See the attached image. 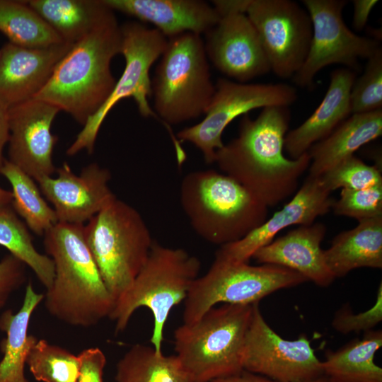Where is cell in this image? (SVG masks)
<instances>
[{
	"instance_id": "6",
	"label": "cell",
	"mask_w": 382,
	"mask_h": 382,
	"mask_svg": "<svg viewBox=\"0 0 382 382\" xmlns=\"http://www.w3.org/2000/svg\"><path fill=\"white\" fill-rule=\"evenodd\" d=\"M199 259L182 248L164 246L154 241L148 259L130 287L115 302L109 316L115 332L123 331L132 314L146 307L154 317L150 342L162 353L164 327L172 308L184 301L199 277Z\"/></svg>"
},
{
	"instance_id": "35",
	"label": "cell",
	"mask_w": 382,
	"mask_h": 382,
	"mask_svg": "<svg viewBox=\"0 0 382 382\" xmlns=\"http://www.w3.org/2000/svg\"><path fill=\"white\" fill-rule=\"evenodd\" d=\"M335 214L358 221L382 216V185L363 190L342 189L340 198L334 200Z\"/></svg>"
},
{
	"instance_id": "10",
	"label": "cell",
	"mask_w": 382,
	"mask_h": 382,
	"mask_svg": "<svg viewBox=\"0 0 382 382\" xmlns=\"http://www.w3.org/2000/svg\"><path fill=\"white\" fill-rule=\"evenodd\" d=\"M120 28L121 54L125 60V69L106 101L87 120L67 149L66 154L69 156L82 150L90 154L93 152L104 120L113 107L124 98H132L143 117H152L160 120L148 100L151 96L149 71L164 52L168 39L157 29L149 28L137 21L127 22L120 25Z\"/></svg>"
},
{
	"instance_id": "11",
	"label": "cell",
	"mask_w": 382,
	"mask_h": 382,
	"mask_svg": "<svg viewBox=\"0 0 382 382\" xmlns=\"http://www.w3.org/2000/svg\"><path fill=\"white\" fill-rule=\"evenodd\" d=\"M296 99V89L286 83H239L219 78L204 119L180 130L175 137L180 143H192L202 152L205 162L211 164L224 144V129L234 119L256 108L289 107Z\"/></svg>"
},
{
	"instance_id": "28",
	"label": "cell",
	"mask_w": 382,
	"mask_h": 382,
	"mask_svg": "<svg viewBox=\"0 0 382 382\" xmlns=\"http://www.w3.org/2000/svg\"><path fill=\"white\" fill-rule=\"evenodd\" d=\"M116 382H195L175 355L158 353L153 347L133 345L116 365Z\"/></svg>"
},
{
	"instance_id": "1",
	"label": "cell",
	"mask_w": 382,
	"mask_h": 382,
	"mask_svg": "<svg viewBox=\"0 0 382 382\" xmlns=\"http://www.w3.org/2000/svg\"><path fill=\"white\" fill-rule=\"evenodd\" d=\"M290 118L289 107L264 108L255 119L245 114L238 136L216 153L214 163L222 173L268 207L296 193L311 163L308 152L295 159L284 154Z\"/></svg>"
},
{
	"instance_id": "8",
	"label": "cell",
	"mask_w": 382,
	"mask_h": 382,
	"mask_svg": "<svg viewBox=\"0 0 382 382\" xmlns=\"http://www.w3.org/2000/svg\"><path fill=\"white\" fill-rule=\"evenodd\" d=\"M103 282L115 301L146 263L154 240L139 212L117 197L83 225Z\"/></svg>"
},
{
	"instance_id": "3",
	"label": "cell",
	"mask_w": 382,
	"mask_h": 382,
	"mask_svg": "<svg viewBox=\"0 0 382 382\" xmlns=\"http://www.w3.org/2000/svg\"><path fill=\"white\" fill-rule=\"evenodd\" d=\"M121 48V28L115 17L74 43L34 98L56 106L83 126L115 87L110 64Z\"/></svg>"
},
{
	"instance_id": "42",
	"label": "cell",
	"mask_w": 382,
	"mask_h": 382,
	"mask_svg": "<svg viewBox=\"0 0 382 382\" xmlns=\"http://www.w3.org/2000/svg\"><path fill=\"white\" fill-rule=\"evenodd\" d=\"M11 191H8L0 187V209L11 205Z\"/></svg>"
},
{
	"instance_id": "37",
	"label": "cell",
	"mask_w": 382,
	"mask_h": 382,
	"mask_svg": "<svg viewBox=\"0 0 382 382\" xmlns=\"http://www.w3.org/2000/svg\"><path fill=\"white\" fill-rule=\"evenodd\" d=\"M26 265L11 254L0 260V311L26 281Z\"/></svg>"
},
{
	"instance_id": "20",
	"label": "cell",
	"mask_w": 382,
	"mask_h": 382,
	"mask_svg": "<svg viewBox=\"0 0 382 382\" xmlns=\"http://www.w3.org/2000/svg\"><path fill=\"white\" fill-rule=\"evenodd\" d=\"M326 227L322 223L299 226L258 249L252 258L260 264L282 266L297 272L321 287L335 279L328 267L320 244Z\"/></svg>"
},
{
	"instance_id": "32",
	"label": "cell",
	"mask_w": 382,
	"mask_h": 382,
	"mask_svg": "<svg viewBox=\"0 0 382 382\" xmlns=\"http://www.w3.org/2000/svg\"><path fill=\"white\" fill-rule=\"evenodd\" d=\"M25 363L35 379L42 382H76L80 359L67 349L38 340Z\"/></svg>"
},
{
	"instance_id": "19",
	"label": "cell",
	"mask_w": 382,
	"mask_h": 382,
	"mask_svg": "<svg viewBox=\"0 0 382 382\" xmlns=\"http://www.w3.org/2000/svg\"><path fill=\"white\" fill-rule=\"evenodd\" d=\"M72 45L25 47L5 43L0 49V100L10 108L34 98Z\"/></svg>"
},
{
	"instance_id": "14",
	"label": "cell",
	"mask_w": 382,
	"mask_h": 382,
	"mask_svg": "<svg viewBox=\"0 0 382 382\" xmlns=\"http://www.w3.org/2000/svg\"><path fill=\"white\" fill-rule=\"evenodd\" d=\"M243 367L278 382H306L323 374L321 361L304 334L296 340H285L264 319L259 303L253 313L246 333Z\"/></svg>"
},
{
	"instance_id": "17",
	"label": "cell",
	"mask_w": 382,
	"mask_h": 382,
	"mask_svg": "<svg viewBox=\"0 0 382 382\" xmlns=\"http://www.w3.org/2000/svg\"><path fill=\"white\" fill-rule=\"evenodd\" d=\"M56 173V177L45 176L36 182L59 223L84 225L116 198L109 187L110 170L96 163L76 175L64 162Z\"/></svg>"
},
{
	"instance_id": "13",
	"label": "cell",
	"mask_w": 382,
	"mask_h": 382,
	"mask_svg": "<svg viewBox=\"0 0 382 382\" xmlns=\"http://www.w3.org/2000/svg\"><path fill=\"white\" fill-rule=\"evenodd\" d=\"M245 13L256 29L270 71L292 78L308 52L313 28L306 8L291 0H248Z\"/></svg>"
},
{
	"instance_id": "23",
	"label": "cell",
	"mask_w": 382,
	"mask_h": 382,
	"mask_svg": "<svg viewBox=\"0 0 382 382\" xmlns=\"http://www.w3.org/2000/svg\"><path fill=\"white\" fill-rule=\"evenodd\" d=\"M381 134L382 109L352 114L328 137L308 149V175L320 177Z\"/></svg>"
},
{
	"instance_id": "31",
	"label": "cell",
	"mask_w": 382,
	"mask_h": 382,
	"mask_svg": "<svg viewBox=\"0 0 382 382\" xmlns=\"http://www.w3.org/2000/svg\"><path fill=\"white\" fill-rule=\"evenodd\" d=\"M0 245L28 266L40 282L49 289L54 278V265L46 254L38 252L25 224L11 204L0 209Z\"/></svg>"
},
{
	"instance_id": "29",
	"label": "cell",
	"mask_w": 382,
	"mask_h": 382,
	"mask_svg": "<svg viewBox=\"0 0 382 382\" xmlns=\"http://www.w3.org/2000/svg\"><path fill=\"white\" fill-rule=\"evenodd\" d=\"M12 188L11 207L34 233L44 234L58 223L54 210L41 195L35 180L5 159L0 170Z\"/></svg>"
},
{
	"instance_id": "26",
	"label": "cell",
	"mask_w": 382,
	"mask_h": 382,
	"mask_svg": "<svg viewBox=\"0 0 382 382\" xmlns=\"http://www.w3.org/2000/svg\"><path fill=\"white\" fill-rule=\"evenodd\" d=\"M44 299L45 294L37 293L29 282L19 311L13 313L6 310L0 316V330L6 334L0 342L4 354L0 361V382H29L24 374V366L38 339L28 335V325L32 313Z\"/></svg>"
},
{
	"instance_id": "2",
	"label": "cell",
	"mask_w": 382,
	"mask_h": 382,
	"mask_svg": "<svg viewBox=\"0 0 382 382\" xmlns=\"http://www.w3.org/2000/svg\"><path fill=\"white\" fill-rule=\"evenodd\" d=\"M54 278L45 294L47 312L73 326L89 328L109 317L115 301L86 241L83 225L58 222L44 236Z\"/></svg>"
},
{
	"instance_id": "7",
	"label": "cell",
	"mask_w": 382,
	"mask_h": 382,
	"mask_svg": "<svg viewBox=\"0 0 382 382\" xmlns=\"http://www.w3.org/2000/svg\"><path fill=\"white\" fill-rule=\"evenodd\" d=\"M253 305L214 306L197 321L175 330V355L195 382H209L243 370Z\"/></svg>"
},
{
	"instance_id": "25",
	"label": "cell",
	"mask_w": 382,
	"mask_h": 382,
	"mask_svg": "<svg viewBox=\"0 0 382 382\" xmlns=\"http://www.w3.org/2000/svg\"><path fill=\"white\" fill-rule=\"evenodd\" d=\"M28 4L66 42L81 40L115 18L103 0H30Z\"/></svg>"
},
{
	"instance_id": "38",
	"label": "cell",
	"mask_w": 382,
	"mask_h": 382,
	"mask_svg": "<svg viewBox=\"0 0 382 382\" xmlns=\"http://www.w3.org/2000/svg\"><path fill=\"white\" fill-rule=\"evenodd\" d=\"M78 356L80 368L76 382H103L106 357L102 350L98 347L88 348L82 350Z\"/></svg>"
},
{
	"instance_id": "40",
	"label": "cell",
	"mask_w": 382,
	"mask_h": 382,
	"mask_svg": "<svg viewBox=\"0 0 382 382\" xmlns=\"http://www.w3.org/2000/svg\"><path fill=\"white\" fill-rule=\"evenodd\" d=\"M9 108L0 100V170L6 158L3 152L4 147L8 144L10 128H9Z\"/></svg>"
},
{
	"instance_id": "12",
	"label": "cell",
	"mask_w": 382,
	"mask_h": 382,
	"mask_svg": "<svg viewBox=\"0 0 382 382\" xmlns=\"http://www.w3.org/2000/svg\"><path fill=\"white\" fill-rule=\"evenodd\" d=\"M312 22V38L306 58L291 78L303 88L311 90L316 75L333 64L345 66L355 73L361 69L359 59H368L381 47L371 37L351 31L342 18L345 0H303Z\"/></svg>"
},
{
	"instance_id": "18",
	"label": "cell",
	"mask_w": 382,
	"mask_h": 382,
	"mask_svg": "<svg viewBox=\"0 0 382 382\" xmlns=\"http://www.w3.org/2000/svg\"><path fill=\"white\" fill-rule=\"evenodd\" d=\"M330 193L319 177L308 175L282 209L243 238L221 246L215 257L232 262H249L258 249L272 242L283 229L312 224L318 216L330 212L334 202Z\"/></svg>"
},
{
	"instance_id": "24",
	"label": "cell",
	"mask_w": 382,
	"mask_h": 382,
	"mask_svg": "<svg viewBox=\"0 0 382 382\" xmlns=\"http://www.w3.org/2000/svg\"><path fill=\"white\" fill-rule=\"evenodd\" d=\"M325 262L335 279L360 267L382 268V216L359 221L337 234L323 250Z\"/></svg>"
},
{
	"instance_id": "30",
	"label": "cell",
	"mask_w": 382,
	"mask_h": 382,
	"mask_svg": "<svg viewBox=\"0 0 382 382\" xmlns=\"http://www.w3.org/2000/svg\"><path fill=\"white\" fill-rule=\"evenodd\" d=\"M0 32L9 42L25 47H43L64 42L27 1L0 0Z\"/></svg>"
},
{
	"instance_id": "15",
	"label": "cell",
	"mask_w": 382,
	"mask_h": 382,
	"mask_svg": "<svg viewBox=\"0 0 382 382\" xmlns=\"http://www.w3.org/2000/svg\"><path fill=\"white\" fill-rule=\"evenodd\" d=\"M218 23L205 33L207 58L221 73L239 83H247L270 71L256 29L238 8L219 11Z\"/></svg>"
},
{
	"instance_id": "33",
	"label": "cell",
	"mask_w": 382,
	"mask_h": 382,
	"mask_svg": "<svg viewBox=\"0 0 382 382\" xmlns=\"http://www.w3.org/2000/svg\"><path fill=\"white\" fill-rule=\"evenodd\" d=\"M319 178L330 192L338 188L363 190L382 185L381 168L377 166L366 164L354 155L342 161Z\"/></svg>"
},
{
	"instance_id": "41",
	"label": "cell",
	"mask_w": 382,
	"mask_h": 382,
	"mask_svg": "<svg viewBox=\"0 0 382 382\" xmlns=\"http://www.w3.org/2000/svg\"><path fill=\"white\" fill-rule=\"evenodd\" d=\"M209 382H278L262 375L243 370L240 373Z\"/></svg>"
},
{
	"instance_id": "21",
	"label": "cell",
	"mask_w": 382,
	"mask_h": 382,
	"mask_svg": "<svg viewBox=\"0 0 382 382\" xmlns=\"http://www.w3.org/2000/svg\"><path fill=\"white\" fill-rule=\"evenodd\" d=\"M112 11L154 25L167 39L192 33L202 35L219 21L220 15L199 0H103Z\"/></svg>"
},
{
	"instance_id": "39",
	"label": "cell",
	"mask_w": 382,
	"mask_h": 382,
	"mask_svg": "<svg viewBox=\"0 0 382 382\" xmlns=\"http://www.w3.org/2000/svg\"><path fill=\"white\" fill-rule=\"evenodd\" d=\"M377 0H354L352 25L355 30H361L366 25L371 10L378 4Z\"/></svg>"
},
{
	"instance_id": "43",
	"label": "cell",
	"mask_w": 382,
	"mask_h": 382,
	"mask_svg": "<svg viewBox=\"0 0 382 382\" xmlns=\"http://www.w3.org/2000/svg\"><path fill=\"white\" fill-rule=\"evenodd\" d=\"M306 382H330L329 379L324 375H322L319 377H317L316 378L307 381Z\"/></svg>"
},
{
	"instance_id": "34",
	"label": "cell",
	"mask_w": 382,
	"mask_h": 382,
	"mask_svg": "<svg viewBox=\"0 0 382 382\" xmlns=\"http://www.w3.org/2000/svg\"><path fill=\"white\" fill-rule=\"evenodd\" d=\"M352 114L382 109V48L367 59L363 74L355 79L350 91Z\"/></svg>"
},
{
	"instance_id": "16",
	"label": "cell",
	"mask_w": 382,
	"mask_h": 382,
	"mask_svg": "<svg viewBox=\"0 0 382 382\" xmlns=\"http://www.w3.org/2000/svg\"><path fill=\"white\" fill-rule=\"evenodd\" d=\"M60 112L56 106L36 98L8 109V159L35 181L56 172L52 154L58 137L51 131Z\"/></svg>"
},
{
	"instance_id": "36",
	"label": "cell",
	"mask_w": 382,
	"mask_h": 382,
	"mask_svg": "<svg viewBox=\"0 0 382 382\" xmlns=\"http://www.w3.org/2000/svg\"><path fill=\"white\" fill-rule=\"evenodd\" d=\"M382 320V283L379 284L374 304L366 311L354 314L351 307L344 306L338 310L332 320V328L342 334L352 332H367Z\"/></svg>"
},
{
	"instance_id": "22",
	"label": "cell",
	"mask_w": 382,
	"mask_h": 382,
	"mask_svg": "<svg viewBox=\"0 0 382 382\" xmlns=\"http://www.w3.org/2000/svg\"><path fill=\"white\" fill-rule=\"evenodd\" d=\"M356 73L347 68L334 70L322 101L301 125L289 131L284 139V149L290 158H299L315 143L328 137L352 115L350 91Z\"/></svg>"
},
{
	"instance_id": "9",
	"label": "cell",
	"mask_w": 382,
	"mask_h": 382,
	"mask_svg": "<svg viewBox=\"0 0 382 382\" xmlns=\"http://www.w3.org/2000/svg\"><path fill=\"white\" fill-rule=\"evenodd\" d=\"M308 279L282 266L232 262L215 257L209 270L198 277L184 300L183 323H192L220 303L248 305L270 294Z\"/></svg>"
},
{
	"instance_id": "4",
	"label": "cell",
	"mask_w": 382,
	"mask_h": 382,
	"mask_svg": "<svg viewBox=\"0 0 382 382\" xmlns=\"http://www.w3.org/2000/svg\"><path fill=\"white\" fill-rule=\"evenodd\" d=\"M180 200L195 233L221 246L239 241L267 219V205L234 179L214 170L187 174Z\"/></svg>"
},
{
	"instance_id": "27",
	"label": "cell",
	"mask_w": 382,
	"mask_h": 382,
	"mask_svg": "<svg viewBox=\"0 0 382 382\" xmlns=\"http://www.w3.org/2000/svg\"><path fill=\"white\" fill-rule=\"evenodd\" d=\"M382 346V331L369 330L335 351L328 349L321 361L330 382H382V368L374 361Z\"/></svg>"
},
{
	"instance_id": "5",
	"label": "cell",
	"mask_w": 382,
	"mask_h": 382,
	"mask_svg": "<svg viewBox=\"0 0 382 382\" xmlns=\"http://www.w3.org/2000/svg\"><path fill=\"white\" fill-rule=\"evenodd\" d=\"M215 91L202 35L185 33L168 39L151 79L156 114L170 132L179 163L185 154L169 126L204 115Z\"/></svg>"
}]
</instances>
